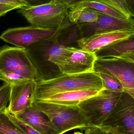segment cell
Returning a JSON list of instances; mask_svg holds the SVG:
<instances>
[{
  "label": "cell",
  "instance_id": "obj_18",
  "mask_svg": "<svg viewBox=\"0 0 134 134\" xmlns=\"http://www.w3.org/2000/svg\"><path fill=\"white\" fill-rule=\"evenodd\" d=\"M68 16L69 21L73 23H93L98 20L99 12L87 8H70Z\"/></svg>",
  "mask_w": 134,
  "mask_h": 134
},
{
  "label": "cell",
  "instance_id": "obj_25",
  "mask_svg": "<svg viewBox=\"0 0 134 134\" xmlns=\"http://www.w3.org/2000/svg\"><path fill=\"white\" fill-rule=\"evenodd\" d=\"M0 3L16 6L20 8L27 6V5L22 0H0Z\"/></svg>",
  "mask_w": 134,
  "mask_h": 134
},
{
  "label": "cell",
  "instance_id": "obj_5",
  "mask_svg": "<svg viewBox=\"0 0 134 134\" xmlns=\"http://www.w3.org/2000/svg\"><path fill=\"white\" fill-rule=\"evenodd\" d=\"M99 128L113 134H134V98L122 92L119 100Z\"/></svg>",
  "mask_w": 134,
  "mask_h": 134
},
{
  "label": "cell",
  "instance_id": "obj_1",
  "mask_svg": "<svg viewBox=\"0 0 134 134\" xmlns=\"http://www.w3.org/2000/svg\"><path fill=\"white\" fill-rule=\"evenodd\" d=\"M34 100H39L53 95L73 91L104 88L99 73L95 71L81 74H63L48 79L35 81Z\"/></svg>",
  "mask_w": 134,
  "mask_h": 134
},
{
  "label": "cell",
  "instance_id": "obj_24",
  "mask_svg": "<svg viewBox=\"0 0 134 134\" xmlns=\"http://www.w3.org/2000/svg\"><path fill=\"white\" fill-rule=\"evenodd\" d=\"M117 10L121 11L129 18L131 16L124 0H97Z\"/></svg>",
  "mask_w": 134,
  "mask_h": 134
},
{
  "label": "cell",
  "instance_id": "obj_13",
  "mask_svg": "<svg viewBox=\"0 0 134 134\" xmlns=\"http://www.w3.org/2000/svg\"><path fill=\"white\" fill-rule=\"evenodd\" d=\"M16 115L41 134H60L49 118L32 105Z\"/></svg>",
  "mask_w": 134,
  "mask_h": 134
},
{
  "label": "cell",
  "instance_id": "obj_27",
  "mask_svg": "<svg viewBox=\"0 0 134 134\" xmlns=\"http://www.w3.org/2000/svg\"><path fill=\"white\" fill-rule=\"evenodd\" d=\"M24 1L28 6H35L47 4L54 0H22Z\"/></svg>",
  "mask_w": 134,
  "mask_h": 134
},
{
  "label": "cell",
  "instance_id": "obj_19",
  "mask_svg": "<svg viewBox=\"0 0 134 134\" xmlns=\"http://www.w3.org/2000/svg\"><path fill=\"white\" fill-rule=\"evenodd\" d=\"M99 73L102 80L104 88L116 92H124L123 86L120 81L114 76L102 72Z\"/></svg>",
  "mask_w": 134,
  "mask_h": 134
},
{
  "label": "cell",
  "instance_id": "obj_14",
  "mask_svg": "<svg viewBox=\"0 0 134 134\" xmlns=\"http://www.w3.org/2000/svg\"><path fill=\"white\" fill-rule=\"evenodd\" d=\"M100 91L88 90L68 91L57 94L45 99L37 101L68 106H77L83 101L97 94Z\"/></svg>",
  "mask_w": 134,
  "mask_h": 134
},
{
  "label": "cell",
  "instance_id": "obj_21",
  "mask_svg": "<svg viewBox=\"0 0 134 134\" xmlns=\"http://www.w3.org/2000/svg\"><path fill=\"white\" fill-rule=\"evenodd\" d=\"M5 114L13 123L24 134H41L22 121L16 115L9 112L7 110L5 112Z\"/></svg>",
  "mask_w": 134,
  "mask_h": 134
},
{
  "label": "cell",
  "instance_id": "obj_33",
  "mask_svg": "<svg viewBox=\"0 0 134 134\" xmlns=\"http://www.w3.org/2000/svg\"><path fill=\"white\" fill-rule=\"evenodd\" d=\"M107 134H113L111 133H107Z\"/></svg>",
  "mask_w": 134,
  "mask_h": 134
},
{
  "label": "cell",
  "instance_id": "obj_17",
  "mask_svg": "<svg viewBox=\"0 0 134 134\" xmlns=\"http://www.w3.org/2000/svg\"><path fill=\"white\" fill-rule=\"evenodd\" d=\"M87 8L105 15L120 19L131 18H129L121 11L97 0H87L72 6L69 8Z\"/></svg>",
  "mask_w": 134,
  "mask_h": 134
},
{
  "label": "cell",
  "instance_id": "obj_9",
  "mask_svg": "<svg viewBox=\"0 0 134 134\" xmlns=\"http://www.w3.org/2000/svg\"><path fill=\"white\" fill-rule=\"evenodd\" d=\"M78 24L81 38L95 34L134 30V19H120L99 12L96 22Z\"/></svg>",
  "mask_w": 134,
  "mask_h": 134
},
{
  "label": "cell",
  "instance_id": "obj_3",
  "mask_svg": "<svg viewBox=\"0 0 134 134\" xmlns=\"http://www.w3.org/2000/svg\"><path fill=\"white\" fill-rule=\"evenodd\" d=\"M32 106L46 114L60 134L72 130H85L83 115L78 106H68L34 100Z\"/></svg>",
  "mask_w": 134,
  "mask_h": 134
},
{
  "label": "cell",
  "instance_id": "obj_11",
  "mask_svg": "<svg viewBox=\"0 0 134 134\" xmlns=\"http://www.w3.org/2000/svg\"><path fill=\"white\" fill-rule=\"evenodd\" d=\"M97 59L95 52L77 49L59 69L62 74L67 75L94 71Z\"/></svg>",
  "mask_w": 134,
  "mask_h": 134
},
{
  "label": "cell",
  "instance_id": "obj_28",
  "mask_svg": "<svg viewBox=\"0 0 134 134\" xmlns=\"http://www.w3.org/2000/svg\"><path fill=\"white\" fill-rule=\"evenodd\" d=\"M85 131V134H107V132L97 127H87Z\"/></svg>",
  "mask_w": 134,
  "mask_h": 134
},
{
  "label": "cell",
  "instance_id": "obj_26",
  "mask_svg": "<svg viewBox=\"0 0 134 134\" xmlns=\"http://www.w3.org/2000/svg\"><path fill=\"white\" fill-rule=\"evenodd\" d=\"M19 7L6 4L0 3V17L4 15L7 13L15 9H19Z\"/></svg>",
  "mask_w": 134,
  "mask_h": 134
},
{
  "label": "cell",
  "instance_id": "obj_4",
  "mask_svg": "<svg viewBox=\"0 0 134 134\" xmlns=\"http://www.w3.org/2000/svg\"><path fill=\"white\" fill-rule=\"evenodd\" d=\"M121 93L104 88L97 94L79 104L77 106L83 115L87 128L99 127L117 104Z\"/></svg>",
  "mask_w": 134,
  "mask_h": 134
},
{
  "label": "cell",
  "instance_id": "obj_15",
  "mask_svg": "<svg viewBox=\"0 0 134 134\" xmlns=\"http://www.w3.org/2000/svg\"><path fill=\"white\" fill-rule=\"evenodd\" d=\"M95 53L97 58L120 57L134 53V34L114 42Z\"/></svg>",
  "mask_w": 134,
  "mask_h": 134
},
{
  "label": "cell",
  "instance_id": "obj_6",
  "mask_svg": "<svg viewBox=\"0 0 134 134\" xmlns=\"http://www.w3.org/2000/svg\"><path fill=\"white\" fill-rule=\"evenodd\" d=\"M6 71L30 80L38 79L37 68L25 48L7 45L0 48V72Z\"/></svg>",
  "mask_w": 134,
  "mask_h": 134
},
{
  "label": "cell",
  "instance_id": "obj_29",
  "mask_svg": "<svg viewBox=\"0 0 134 134\" xmlns=\"http://www.w3.org/2000/svg\"><path fill=\"white\" fill-rule=\"evenodd\" d=\"M66 5L68 9L72 6L87 0H56Z\"/></svg>",
  "mask_w": 134,
  "mask_h": 134
},
{
  "label": "cell",
  "instance_id": "obj_16",
  "mask_svg": "<svg viewBox=\"0 0 134 134\" xmlns=\"http://www.w3.org/2000/svg\"><path fill=\"white\" fill-rule=\"evenodd\" d=\"M77 49L55 42L48 49L47 59L48 61L56 65L59 68Z\"/></svg>",
  "mask_w": 134,
  "mask_h": 134
},
{
  "label": "cell",
  "instance_id": "obj_2",
  "mask_svg": "<svg viewBox=\"0 0 134 134\" xmlns=\"http://www.w3.org/2000/svg\"><path fill=\"white\" fill-rule=\"evenodd\" d=\"M20 13L32 26L58 29L71 23L68 19V9L56 0L35 6H26L19 9Z\"/></svg>",
  "mask_w": 134,
  "mask_h": 134
},
{
  "label": "cell",
  "instance_id": "obj_23",
  "mask_svg": "<svg viewBox=\"0 0 134 134\" xmlns=\"http://www.w3.org/2000/svg\"><path fill=\"white\" fill-rule=\"evenodd\" d=\"M28 80H30L14 72L7 71L0 72V80L11 85L19 84Z\"/></svg>",
  "mask_w": 134,
  "mask_h": 134
},
{
  "label": "cell",
  "instance_id": "obj_12",
  "mask_svg": "<svg viewBox=\"0 0 134 134\" xmlns=\"http://www.w3.org/2000/svg\"><path fill=\"white\" fill-rule=\"evenodd\" d=\"M134 34V30L95 34L77 40L81 49L96 52L114 42L127 37Z\"/></svg>",
  "mask_w": 134,
  "mask_h": 134
},
{
  "label": "cell",
  "instance_id": "obj_32",
  "mask_svg": "<svg viewBox=\"0 0 134 134\" xmlns=\"http://www.w3.org/2000/svg\"><path fill=\"white\" fill-rule=\"evenodd\" d=\"M74 134H83L82 133H80V132H75V133H74Z\"/></svg>",
  "mask_w": 134,
  "mask_h": 134
},
{
  "label": "cell",
  "instance_id": "obj_20",
  "mask_svg": "<svg viewBox=\"0 0 134 134\" xmlns=\"http://www.w3.org/2000/svg\"><path fill=\"white\" fill-rule=\"evenodd\" d=\"M0 134H24L13 123L5 112L0 115Z\"/></svg>",
  "mask_w": 134,
  "mask_h": 134
},
{
  "label": "cell",
  "instance_id": "obj_7",
  "mask_svg": "<svg viewBox=\"0 0 134 134\" xmlns=\"http://www.w3.org/2000/svg\"><path fill=\"white\" fill-rule=\"evenodd\" d=\"M67 26L58 29H51L31 25L9 28L2 34L0 39L16 47L23 48H26L41 41H51L55 43L60 32Z\"/></svg>",
  "mask_w": 134,
  "mask_h": 134
},
{
  "label": "cell",
  "instance_id": "obj_8",
  "mask_svg": "<svg viewBox=\"0 0 134 134\" xmlns=\"http://www.w3.org/2000/svg\"><path fill=\"white\" fill-rule=\"evenodd\" d=\"M94 70L118 79L123 86L124 92L134 98V63L121 57L97 58Z\"/></svg>",
  "mask_w": 134,
  "mask_h": 134
},
{
  "label": "cell",
  "instance_id": "obj_31",
  "mask_svg": "<svg viewBox=\"0 0 134 134\" xmlns=\"http://www.w3.org/2000/svg\"><path fill=\"white\" fill-rule=\"evenodd\" d=\"M120 57L134 63V53L126 54Z\"/></svg>",
  "mask_w": 134,
  "mask_h": 134
},
{
  "label": "cell",
  "instance_id": "obj_30",
  "mask_svg": "<svg viewBox=\"0 0 134 134\" xmlns=\"http://www.w3.org/2000/svg\"><path fill=\"white\" fill-rule=\"evenodd\" d=\"M131 16L134 18V0H124Z\"/></svg>",
  "mask_w": 134,
  "mask_h": 134
},
{
  "label": "cell",
  "instance_id": "obj_22",
  "mask_svg": "<svg viewBox=\"0 0 134 134\" xmlns=\"http://www.w3.org/2000/svg\"><path fill=\"white\" fill-rule=\"evenodd\" d=\"M12 85L4 82L0 87V115L5 113L9 102Z\"/></svg>",
  "mask_w": 134,
  "mask_h": 134
},
{
  "label": "cell",
  "instance_id": "obj_10",
  "mask_svg": "<svg viewBox=\"0 0 134 134\" xmlns=\"http://www.w3.org/2000/svg\"><path fill=\"white\" fill-rule=\"evenodd\" d=\"M35 81L28 80L12 85L9 112L18 115L32 105L35 88Z\"/></svg>",
  "mask_w": 134,
  "mask_h": 134
}]
</instances>
